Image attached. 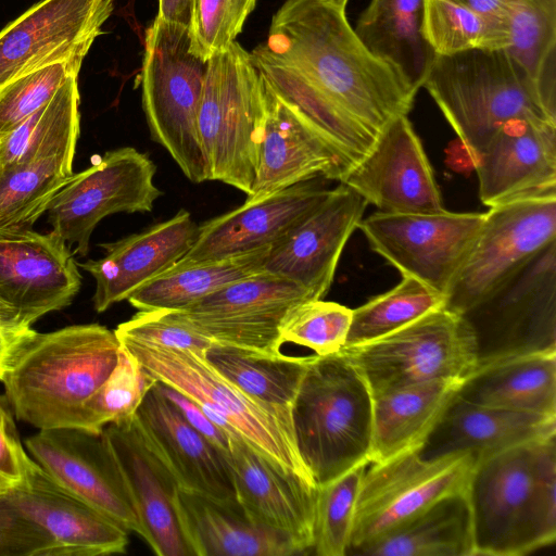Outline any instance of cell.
I'll list each match as a JSON object with an SVG mask.
<instances>
[{"label": "cell", "instance_id": "cell-1", "mask_svg": "<svg viewBox=\"0 0 556 556\" xmlns=\"http://www.w3.org/2000/svg\"><path fill=\"white\" fill-rule=\"evenodd\" d=\"M251 53L258 72L352 165L417 91L362 43L330 0H286Z\"/></svg>", "mask_w": 556, "mask_h": 556}, {"label": "cell", "instance_id": "cell-2", "mask_svg": "<svg viewBox=\"0 0 556 556\" xmlns=\"http://www.w3.org/2000/svg\"><path fill=\"white\" fill-rule=\"evenodd\" d=\"M122 344L99 324L33 329L1 379L15 417L39 430H85L83 404L110 377Z\"/></svg>", "mask_w": 556, "mask_h": 556}, {"label": "cell", "instance_id": "cell-3", "mask_svg": "<svg viewBox=\"0 0 556 556\" xmlns=\"http://www.w3.org/2000/svg\"><path fill=\"white\" fill-rule=\"evenodd\" d=\"M475 556H522L556 539V434L479 459L467 488Z\"/></svg>", "mask_w": 556, "mask_h": 556}, {"label": "cell", "instance_id": "cell-4", "mask_svg": "<svg viewBox=\"0 0 556 556\" xmlns=\"http://www.w3.org/2000/svg\"><path fill=\"white\" fill-rule=\"evenodd\" d=\"M374 397L339 351L312 355L291 408L295 446L316 486L370 464Z\"/></svg>", "mask_w": 556, "mask_h": 556}, {"label": "cell", "instance_id": "cell-5", "mask_svg": "<svg viewBox=\"0 0 556 556\" xmlns=\"http://www.w3.org/2000/svg\"><path fill=\"white\" fill-rule=\"evenodd\" d=\"M472 162L490 138L514 119L556 124V109L506 49L437 55L424 83Z\"/></svg>", "mask_w": 556, "mask_h": 556}, {"label": "cell", "instance_id": "cell-6", "mask_svg": "<svg viewBox=\"0 0 556 556\" xmlns=\"http://www.w3.org/2000/svg\"><path fill=\"white\" fill-rule=\"evenodd\" d=\"M263 122L262 75L251 53L233 41L206 61L198 130L207 180L251 193Z\"/></svg>", "mask_w": 556, "mask_h": 556}, {"label": "cell", "instance_id": "cell-7", "mask_svg": "<svg viewBox=\"0 0 556 556\" xmlns=\"http://www.w3.org/2000/svg\"><path fill=\"white\" fill-rule=\"evenodd\" d=\"M118 340L150 376L191 397L228 435L239 434L278 469L316 486L298 453L292 427L223 377L204 355Z\"/></svg>", "mask_w": 556, "mask_h": 556}, {"label": "cell", "instance_id": "cell-8", "mask_svg": "<svg viewBox=\"0 0 556 556\" xmlns=\"http://www.w3.org/2000/svg\"><path fill=\"white\" fill-rule=\"evenodd\" d=\"M206 61L190 49L189 28L155 17L147 28L139 75L151 139L192 182L207 180L198 112Z\"/></svg>", "mask_w": 556, "mask_h": 556}, {"label": "cell", "instance_id": "cell-9", "mask_svg": "<svg viewBox=\"0 0 556 556\" xmlns=\"http://www.w3.org/2000/svg\"><path fill=\"white\" fill-rule=\"evenodd\" d=\"M340 351L364 377L372 397L432 380L464 381L477 368L468 324L444 307L379 339Z\"/></svg>", "mask_w": 556, "mask_h": 556}, {"label": "cell", "instance_id": "cell-10", "mask_svg": "<svg viewBox=\"0 0 556 556\" xmlns=\"http://www.w3.org/2000/svg\"><path fill=\"white\" fill-rule=\"evenodd\" d=\"M462 316L475 338L477 368L556 352V240Z\"/></svg>", "mask_w": 556, "mask_h": 556}, {"label": "cell", "instance_id": "cell-11", "mask_svg": "<svg viewBox=\"0 0 556 556\" xmlns=\"http://www.w3.org/2000/svg\"><path fill=\"white\" fill-rule=\"evenodd\" d=\"M556 240V193L490 207L452 281L444 308L463 315L484 301L551 241Z\"/></svg>", "mask_w": 556, "mask_h": 556}, {"label": "cell", "instance_id": "cell-12", "mask_svg": "<svg viewBox=\"0 0 556 556\" xmlns=\"http://www.w3.org/2000/svg\"><path fill=\"white\" fill-rule=\"evenodd\" d=\"M371 464L359 484L348 554L438 500L466 492L476 459L470 454L426 459L416 448Z\"/></svg>", "mask_w": 556, "mask_h": 556}, {"label": "cell", "instance_id": "cell-13", "mask_svg": "<svg viewBox=\"0 0 556 556\" xmlns=\"http://www.w3.org/2000/svg\"><path fill=\"white\" fill-rule=\"evenodd\" d=\"M156 166L144 152L123 147L104 153L97 163L73 174L53 195L46 213L52 231L74 253L86 256L99 222L115 213H148L162 191L154 184Z\"/></svg>", "mask_w": 556, "mask_h": 556}, {"label": "cell", "instance_id": "cell-14", "mask_svg": "<svg viewBox=\"0 0 556 556\" xmlns=\"http://www.w3.org/2000/svg\"><path fill=\"white\" fill-rule=\"evenodd\" d=\"M484 213L376 212L358 228L370 248L402 276L446 294L483 224Z\"/></svg>", "mask_w": 556, "mask_h": 556}, {"label": "cell", "instance_id": "cell-15", "mask_svg": "<svg viewBox=\"0 0 556 556\" xmlns=\"http://www.w3.org/2000/svg\"><path fill=\"white\" fill-rule=\"evenodd\" d=\"M309 300L314 299L301 286L263 269L176 312L215 343L276 355L283 344L285 319Z\"/></svg>", "mask_w": 556, "mask_h": 556}, {"label": "cell", "instance_id": "cell-16", "mask_svg": "<svg viewBox=\"0 0 556 556\" xmlns=\"http://www.w3.org/2000/svg\"><path fill=\"white\" fill-rule=\"evenodd\" d=\"M114 0H41L0 31V89L38 67L84 61Z\"/></svg>", "mask_w": 556, "mask_h": 556}, {"label": "cell", "instance_id": "cell-17", "mask_svg": "<svg viewBox=\"0 0 556 556\" xmlns=\"http://www.w3.org/2000/svg\"><path fill=\"white\" fill-rule=\"evenodd\" d=\"M25 444L33 459L65 489L126 532L142 535L136 505L102 432L46 429Z\"/></svg>", "mask_w": 556, "mask_h": 556}, {"label": "cell", "instance_id": "cell-18", "mask_svg": "<svg viewBox=\"0 0 556 556\" xmlns=\"http://www.w3.org/2000/svg\"><path fill=\"white\" fill-rule=\"evenodd\" d=\"M383 213L444 210L441 192L408 115L392 118L369 151L339 180Z\"/></svg>", "mask_w": 556, "mask_h": 556}, {"label": "cell", "instance_id": "cell-19", "mask_svg": "<svg viewBox=\"0 0 556 556\" xmlns=\"http://www.w3.org/2000/svg\"><path fill=\"white\" fill-rule=\"evenodd\" d=\"M262 79L264 122L258 163L245 201L315 178L339 181L351 164L263 75Z\"/></svg>", "mask_w": 556, "mask_h": 556}, {"label": "cell", "instance_id": "cell-20", "mask_svg": "<svg viewBox=\"0 0 556 556\" xmlns=\"http://www.w3.org/2000/svg\"><path fill=\"white\" fill-rule=\"evenodd\" d=\"M80 285L68 245L54 231L0 232V300L22 326L68 306Z\"/></svg>", "mask_w": 556, "mask_h": 556}, {"label": "cell", "instance_id": "cell-21", "mask_svg": "<svg viewBox=\"0 0 556 556\" xmlns=\"http://www.w3.org/2000/svg\"><path fill=\"white\" fill-rule=\"evenodd\" d=\"M367 204L345 185L329 189L309 214L270 247L264 269L292 280L314 300L324 299Z\"/></svg>", "mask_w": 556, "mask_h": 556}, {"label": "cell", "instance_id": "cell-22", "mask_svg": "<svg viewBox=\"0 0 556 556\" xmlns=\"http://www.w3.org/2000/svg\"><path fill=\"white\" fill-rule=\"evenodd\" d=\"M4 500L53 540L47 556L124 554L128 532L65 489L39 465Z\"/></svg>", "mask_w": 556, "mask_h": 556}, {"label": "cell", "instance_id": "cell-23", "mask_svg": "<svg viewBox=\"0 0 556 556\" xmlns=\"http://www.w3.org/2000/svg\"><path fill=\"white\" fill-rule=\"evenodd\" d=\"M312 180L278 190L199 225L190 250L170 268L222 260L269 248L328 194Z\"/></svg>", "mask_w": 556, "mask_h": 556}, {"label": "cell", "instance_id": "cell-24", "mask_svg": "<svg viewBox=\"0 0 556 556\" xmlns=\"http://www.w3.org/2000/svg\"><path fill=\"white\" fill-rule=\"evenodd\" d=\"M134 421L179 489L216 500H237L229 457L185 419L156 382L144 395Z\"/></svg>", "mask_w": 556, "mask_h": 556}, {"label": "cell", "instance_id": "cell-25", "mask_svg": "<svg viewBox=\"0 0 556 556\" xmlns=\"http://www.w3.org/2000/svg\"><path fill=\"white\" fill-rule=\"evenodd\" d=\"M473 166L481 202L495 206L556 193V124L514 119L486 142Z\"/></svg>", "mask_w": 556, "mask_h": 556}, {"label": "cell", "instance_id": "cell-26", "mask_svg": "<svg viewBox=\"0 0 556 556\" xmlns=\"http://www.w3.org/2000/svg\"><path fill=\"white\" fill-rule=\"evenodd\" d=\"M102 433L136 505L141 538L157 556H193L176 509L178 485L140 435L134 416Z\"/></svg>", "mask_w": 556, "mask_h": 556}, {"label": "cell", "instance_id": "cell-27", "mask_svg": "<svg viewBox=\"0 0 556 556\" xmlns=\"http://www.w3.org/2000/svg\"><path fill=\"white\" fill-rule=\"evenodd\" d=\"M199 225L186 210L139 233L100 244V260L78 264L96 280L93 307L102 313L127 300L141 285L165 273L192 247Z\"/></svg>", "mask_w": 556, "mask_h": 556}, {"label": "cell", "instance_id": "cell-28", "mask_svg": "<svg viewBox=\"0 0 556 556\" xmlns=\"http://www.w3.org/2000/svg\"><path fill=\"white\" fill-rule=\"evenodd\" d=\"M229 462L237 500L249 517L311 552L317 486L278 469L239 434L229 435Z\"/></svg>", "mask_w": 556, "mask_h": 556}, {"label": "cell", "instance_id": "cell-29", "mask_svg": "<svg viewBox=\"0 0 556 556\" xmlns=\"http://www.w3.org/2000/svg\"><path fill=\"white\" fill-rule=\"evenodd\" d=\"M176 509L193 556L306 554L288 533L252 520L238 500H216L178 488Z\"/></svg>", "mask_w": 556, "mask_h": 556}, {"label": "cell", "instance_id": "cell-30", "mask_svg": "<svg viewBox=\"0 0 556 556\" xmlns=\"http://www.w3.org/2000/svg\"><path fill=\"white\" fill-rule=\"evenodd\" d=\"M556 434V416L498 409L456 393L418 448L422 458L470 454L476 463L515 445Z\"/></svg>", "mask_w": 556, "mask_h": 556}, {"label": "cell", "instance_id": "cell-31", "mask_svg": "<svg viewBox=\"0 0 556 556\" xmlns=\"http://www.w3.org/2000/svg\"><path fill=\"white\" fill-rule=\"evenodd\" d=\"M462 382L432 380L375 396L370 464L419 448Z\"/></svg>", "mask_w": 556, "mask_h": 556}, {"label": "cell", "instance_id": "cell-32", "mask_svg": "<svg viewBox=\"0 0 556 556\" xmlns=\"http://www.w3.org/2000/svg\"><path fill=\"white\" fill-rule=\"evenodd\" d=\"M425 0H370L354 28L375 56L418 92L435 60L424 35Z\"/></svg>", "mask_w": 556, "mask_h": 556}, {"label": "cell", "instance_id": "cell-33", "mask_svg": "<svg viewBox=\"0 0 556 556\" xmlns=\"http://www.w3.org/2000/svg\"><path fill=\"white\" fill-rule=\"evenodd\" d=\"M457 395L482 406L556 416V352L477 368L462 382Z\"/></svg>", "mask_w": 556, "mask_h": 556}, {"label": "cell", "instance_id": "cell-34", "mask_svg": "<svg viewBox=\"0 0 556 556\" xmlns=\"http://www.w3.org/2000/svg\"><path fill=\"white\" fill-rule=\"evenodd\" d=\"M368 556H475L465 492L442 497L405 522L355 549Z\"/></svg>", "mask_w": 556, "mask_h": 556}, {"label": "cell", "instance_id": "cell-35", "mask_svg": "<svg viewBox=\"0 0 556 556\" xmlns=\"http://www.w3.org/2000/svg\"><path fill=\"white\" fill-rule=\"evenodd\" d=\"M204 358L245 395L292 427L291 408L312 356L264 354L214 342Z\"/></svg>", "mask_w": 556, "mask_h": 556}, {"label": "cell", "instance_id": "cell-36", "mask_svg": "<svg viewBox=\"0 0 556 556\" xmlns=\"http://www.w3.org/2000/svg\"><path fill=\"white\" fill-rule=\"evenodd\" d=\"M79 121L78 75H72L45 106L0 137V174L56 154L74 157Z\"/></svg>", "mask_w": 556, "mask_h": 556}, {"label": "cell", "instance_id": "cell-37", "mask_svg": "<svg viewBox=\"0 0 556 556\" xmlns=\"http://www.w3.org/2000/svg\"><path fill=\"white\" fill-rule=\"evenodd\" d=\"M269 248L222 260L169 268L137 288L127 299L138 311H179L201 298L264 269Z\"/></svg>", "mask_w": 556, "mask_h": 556}, {"label": "cell", "instance_id": "cell-38", "mask_svg": "<svg viewBox=\"0 0 556 556\" xmlns=\"http://www.w3.org/2000/svg\"><path fill=\"white\" fill-rule=\"evenodd\" d=\"M73 159L56 154L0 174V232L31 229L73 176Z\"/></svg>", "mask_w": 556, "mask_h": 556}, {"label": "cell", "instance_id": "cell-39", "mask_svg": "<svg viewBox=\"0 0 556 556\" xmlns=\"http://www.w3.org/2000/svg\"><path fill=\"white\" fill-rule=\"evenodd\" d=\"M445 295L408 276L389 291L352 309L344 346L370 342L444 307ZM343 346V348H344Z\"/></svg>", "mask_w": 556, "mask_h": 556}, {"label": "cell", "instance_id": "cell-40", "mask_svg": "<svg viewBox=\"0 0 556 556\" xmlns=\"http://www.w3.org/2000/svg\"><path fill=\"white\" fill-rule=\"evenodd\" d=\"M424 35L435 55L506 49L509 28L452 0H425Z\"/></svg>", "mask_w": 556, "mask_h": 556}, {"label": "cell", "instance_id": "cell-41", "mask_svg": "<svg viewBox=\"0 0 556 556\" xmlns=\"http://www.w3.org/2000/svg\"><path fill=\"white\" fill-rule=\"evenodd\" d=\"M156 381L122 345L114 370L83 404L85 430L101 433L105 426L131 418Z\"/></svg>", "mask_w": 556, "mask_h": 556}, {"label": "cell", "instance_id": "cell-42", "mask_svg": "<svg viewBox=\"0 0 556 556\" xmlns=\"http://www.w3.org/2000/svg\"><path fill=\"white\" fill-rule=\"evenodd\" d=\"M368 463L317 488L312 551L318 556L348 555L357 493Z\"/></svg>", "mask_w": 556, "mask_h": 556}, {"label": "cell", "instance_id": "cell-43", "mask_svg": "<svg viewBox=\"0 0 556 556\" xmlns=\"http://www.w3.org/2000/svg\"><path fill=\"white\" fill-rule=\"evenodd\" d=\"M352 309L336 302L309 300L295 306L281 327V340L306 346L316 355L339 352L345 344Z\"/></svg>", "mask_w": 556, "mask_h": 556}, {"label": "cell", "instance_id": "cell-44", "mask_svg": "<svg viewBox=\"0 0 556 556\" xmlns=\"http://www.w3.org/2000/svg\"><path fill=\"white\" fill-rule=\"evenodd\" d=\"M83 61L68 60L33 70L0 89V137L45 106Z\"/></svg>", "mask_w": 556, "mask_h": 556}, {"label": "cell", "instance_id": "cell-45", "mask_svg": "<svg viewBox=\"0 0 556 556\" xmlns=\"http://www.w3.org/2000/svg\"><path fill=\"white\" fill-rule=\"evenodd\" d=\"M256 0H192L190 49L207 61L236 41Z\"/></svg>", "mask_w": 556, "mask_h": 556}, {"label": "cell", "instance_id": "cell-46", "mask_svg": "<svg viewBox=\"0 0 556 556\" xmlns=\"http://www.w3.org/2000/svg\"><path fill=\"white\" fill-rule=\"evenodd\" d=\"M118 339L204 355L214 343L178 315L176 311H139L114 330Z\"/></svg>", "mask_w": 556, "mask_h": 556}, {"label": "cell", "instance_id": "cell-47", "mask_svg": "<svg viewBox=\"0 0 556 556\" xmlns=\"http://www.w3.org/2000/svg\"><path fill=\"white\" fill-rule=\"evenodd\" d=\"M53 540L0 497V556H47Z\"/></svg>", "mask_w": 556, "mask_h": 556}, {"label": "cell", "instance_id": "cell-48", "mask_svg": "<svg viewBox=\"0 0 556 556\" xmlns=\"http://www.w3.org/2000/svg\"><path fill=\"white\" fill-rule=\"evenodd\" d=\"M13 409L4 394H0V477L11 489L24 482L37 463L21 442Z\"/></svg>", "mask_w": 556, "mask_h": 556}, {"label": "cell", "instance_id": "cell-49", "mask_svg": "<svg viewBox=\"0 0 556 556\" xmlns=\"http://www.w3.org/2000/svg\"><path fill=\"white\" fill-rule=\"evenodd\" d=\"M468 7L485 16L505 24L508 28L515 23L540 15L556 16V0H452Z\"/></svg>", "mask_w": 556, "mask_h": 556}, {"label": "cell", "instance_id": "cell-50", "mask_svg": "<svg viewBox=\"0 0 556 556\" xmlns=\"http://www.w3.org/2000/svg\"><path fill=\"white\" fill-rule=\"evenodd\" d=\"M159 390L180 410L185 419L215 447L229 457V435L218 427L191 397L177 389L156 381Z\"/></svg>", "mask_w": 556, "mask_h": 556}, {"label": "cell", "instance_id": "cell-51", "mask_svg": "<svg viewBox=\"0 0 556 556\" xmlns=\"http://www.w3.org/2000/svg\"><path fill=\"white\" fill-rule=\"evenodd\" d=\"M30 330V327L0 325V380L16 348Z\"/></svg>", "mask_w": 556, "mask_h": 556}, {"label": "cell", "instance_id": "cell-52", "mask_svg": "<svg viewBox=\"0 0 556 556\" xmlns=\"http://www.w3.org/2000/svg\"><path fill=\"white\" fill-rule=\"evenodd\" d=\"M192 0H159L157 18L189 28Z\"/></svg>", "mask_w": 556, "mask_h": 556}, {"label": "cell", "instance_id": "cell-53", "mask_svg": "<svg viewBox=\"0 0 556 556\" xmlns=\"http://www.w3.org/2000/svg\"><path fill=\"white\" fill-rule=\"evenodd\" d=\"M0 321L5 325L22 326L17 320V315L13 308L0 300ZM25 327V326H24Z\"/></svg>", "mask_w": 556, "mask_h": 556}, {"label": "cell", "instance_id": "cell-54", "mask_svg": "<svg viewBox=\"0 0 556 556\" xmlns=\"http://www.w3.org/2000/svg\"><path fill=\"white\" fill-rule=\"evenodd\" d=\"M11 489V485L0 477V497L5 495Z\"/></svg>", "mask_w": 556, "mask_h": 556}, {"label": "cell", "instance_id": "cell-55", "mask_svg": "<svg viewBox=\"0 0 556 556\" xmlns=\"http://www.w3.org/2000/svg\"><path fill=\"white\" fill-rule=\"evenodd\" d=\"M330 1H332L333 3L340 5V7L344 8V9L346 8V4L349 2V0H330Z\"/></svg>", "mask_w": 556, "mask_h": 556}, {"label": "cell", "instance_id": "cell-56", "mask_svg": "<svg viewBox=\"0 0 556 556\" xmlns=\"http://www.w3.org/2000/svg\"><path fill=\"white\" fill-rule=\"evenodd\" d=\"M0 325H5V324H3V323H1V321H0ZM8 326H16V325H8Z\"/></svg>", "mask_w": 556, "mask_h": 556}]
</instances>
